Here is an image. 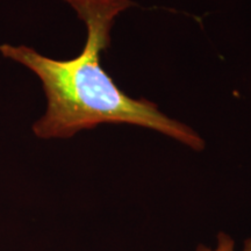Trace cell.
<instances>
[{
    "label": "cell",
    "instance_id": "cell-1",
    "mask_svg": "<svg viewBox=\"0 0 251 251\" xmlns=\"http://www.w3.org/2000/svg\"><path fill=\"white\" fill-rule=\"evenodd\" d=\"M86 27L79 55L55 59L25 45L0 46V54L33 72L41 80L47 106L33 125L37 139H70L102 124H126L158 131L194 151L205 141L183 122L169 118L156 103L127 96L101 65V52L111 45L115 20L134 6L131 0H63Z\"/></svg>",
    "mask_w": 251,
    "mask_h": 251
},
{
    "label": "cell",
    "instance_id": "cell-2",
    "mask_svg": "<svg viewBox=\"0 0 251 251\" xmlns=\"http://www.w3.org/2000/svg\"><path fill=\"white\" fill-rule=\"evenodd\" d=\"M194 251H251V236L246 238L241 248H238L236 241L230 234L220 231L216 235L214 244L208 246V244L200 243L198 244Z\"/></svg>",
    "mask_w": 251,
    "mask_h": 251
}]
</instances>
